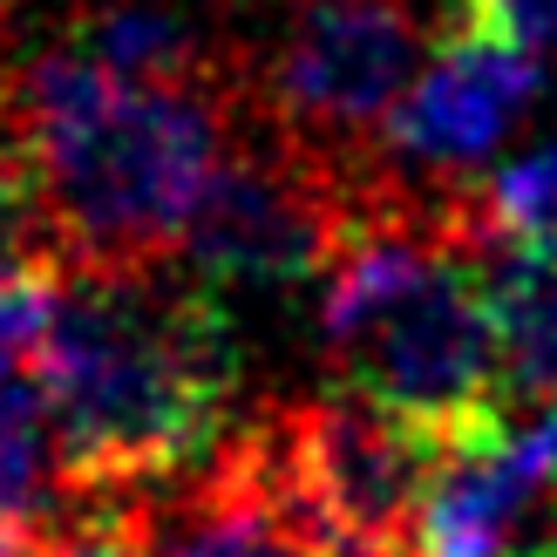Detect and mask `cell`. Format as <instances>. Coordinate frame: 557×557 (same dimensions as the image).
I'll return each mask as SVG.
<instances>
[{"label":"cell","mask_w":557,"mask_h":557,"mask_svg":"<svg viewBox=\"0 0 557 557\" xmlns=\"http://www.w3.org/2000/svg\"><path fill=\"white\" fill-rule=\"evenodd\" d=\"M0 116L35 163L48 245L82 272H163L252 96L225 82H129L69 41L27 62Z\"/></svg>","instance_id":"7a4b0ae2"},{"label":"cell","mask_w":557,"mask_h":557,"mask_svg":"<svg viewBox=\"0 0 557 557\" xmlns=\"http://www.w3.org/2000/svg\"><path fill=\"white\" fill-rule=\"evenodd\" d=\"M157 557H313V544L293 531L232 429L198 476L157 490Z\"/></svg>","instance_id":"ba28073f"},{"label":"cell","mask_w":557,"mask_h":557,"mask_svg":"<svg viewBox=\"0 0 557 557\" xmlns=\"http://www.w3.org/2000/svg\"><path fill=\"white\" fill-rule=\"evenodd\" d=\"M476 218L490 238V259L504 252H557V144L504 163L476 184Z\"/></svg>","instance_id":"7c38bea8"},{"label":"cell","mask_w":557,"mask_h":557,"mask_svg":"<svg viewBox=\"0 0 557 557\" xmlns=\"http://www.w3.org/2000/svg\"><path fill=\"white\" fill-rule=\"evenodd\" d=\"M537 54L496 35L442 41V54L408 82V96L387 109L374 157L422 184H469V171L523 123L537 102Z\"/></svg>","instance_id":"8992f818"},{"label":"cell","mask_w":557,"mask_h":557,"mask_svg":"<svg viewBox=\"0 0 557 557\" xmlns=\"http://www.w3.org/2000/svg\"><path fill=\"white\" fill-rule=\"evenodd\" d=\"M238 442L313 557H408L422 496L449 462L435 442L347 387L272 401L238 429Z\"/></svg>","instance_id":"3957f363"},{"label":"cell","mask_w":557,"mask_h":557,"mask_svg":"<svg viewBox=\"0 0 557 557\" xmlns=\"http://www.w3.org/2000/svg\"><path fill=\"white\" fill-rule=\"evenodd\" d=\"M456 21L469 35H496V41H517V48H557V0H449Z\"/></svg>","instance_id":"4fadbf2b"},{"label":"cell","mask_w":557,"mask_h":557,"mask_svg":"<svg viewBox=\"0 0 557 557\" xmlns=\"http://www.w3.org/2000/svg\"><path fill=\"white\" fill-rule=\"evenodd\" d=\"M557 523V408H531L490 449L449 456L414 517L408 557H517Z\"/></svg>","instance_id":"52a82bcc"},{"label":"cell","mask_w":557,"mask_h":557,"mask_svg":"<svg viewBox=\"0 0 557 557\" xmlns=\"http://www.w3.org/2000/svg\"><path fill=\"white\" fill-rule=\"evenodd\" d=\"M62 496L171 490L232 442L238 333L198 272H82L35 347Z\"/></svg>","instance_id":"6da1fadb"},{"label":"cell","mask_w":557,"mask_h":557,"mask_svg":"<svg viewBox=\"0 0 557 557\" xmlns=\"http://www.w3.org/2000/svg\"><path fill=\"white\" fill-rule=\"evenodd\" d=\"M69 48L129 82H225L205 27L177 0H102L75 21Z\"/></svg>","instance_id":"9c48e42d"},{"label":"cell","mask_w":557,"mask_h":557,"mask_svg":"<svg viewBox=\"0 0 557 557\" xmlns=\"http://www.w3.org/2000/svg\"><path fill=\"white\" fill-rule=\"evenodd\" d=\"M48 408L27 368L0 360V557H41L62 504L48 496Z\"/></svg>","instance_id":"30bf717a"},{"label":"cell","mask_w":557,"mask_h":557,"mask_svg":"<svg viewBox=\"0 0 557 557\" xmlns=\"http://www.w3.org/2000/svg\"><path fill=\"white\" fill-rule=\"evenodd\" d=\"M354 163L313 157L293 136H278L259 102L245 116L238 144L211 171L198 211L184 232V272H198L218 293H278L326 272L333 245L347 232Z\"/></svg>","instance_id":"277c9868"},{"label":"cell","mask_w":557,"mask_h":557,"mask_svg":"<svg viewBox=\"0 0 557 557\" xmlns=\"http://www.w3.org/2000/svg\"><path fill=\"white\" fill-rule=\"evenodd\" d=\"M544 544H550V557H557V523H550V531H544Z\"/></svg>","instance_id":"5bb4252c"},{"label":"cell","mask_w":557,"mask_h":557,"mask_svg":"<svg viewBox=\"0 0 557 557\" xmlns=\"http://www.w3.org/2000/svg\"><path fill=\"white\" fill-rule=\"evenodd\" d=\"M490 299L504 333V374L523 408H557V252L490 259Z\"/></svg>","instance_id":"8fae6325"},{"label":"cell","mask_w":557,"mask_h":557,"mask_svg":"<svg viewBox=\"0 0 557 557\" xmlns=\"http://www.w3.org/2000/svg\"><path fill=\"white\" fill-rule=\"evenodd\" d=\"M422 75V21L401 0H306L259 82V116L313 157H368Z\"/></svg>","instance_id":"5b68a950"}]
</instances>
